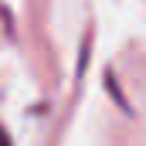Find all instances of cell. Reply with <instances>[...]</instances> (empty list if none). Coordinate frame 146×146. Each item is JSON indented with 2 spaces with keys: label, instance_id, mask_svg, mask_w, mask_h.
Instances as JSON below:
<instances>
[{
  "label": "cell",
  "instance_id": "6da1fadb",
  "mask_svg": "<svg viewBox=\"0 0 146 146\" xmlns=\"http://www.w3.org/2000/svg\"><path fill=\"white\" fill-rule=\"evenodd\" d=\"M0 146H10V136H7V129L0 126Z\"/></svg>",
  "mask_w": 146,
  "mask_h": 146
}]
</instances>
